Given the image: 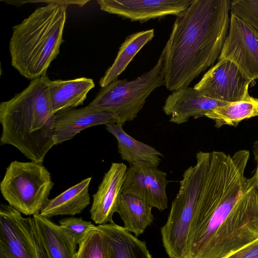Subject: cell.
Instances as JSON below:
<instances>
[{
    "label": "cell",
    "instance_id": "cell-1",
    "mask_svg": "<svg viewBox=\"0 0 258 258\" xmlns=\"http://www.w3.org/2000/svg\"><path fill=\"white\" fill-rule=\"evenodd\" d=\"M249 157L246 150L207 152L187 258H220L258 238L255 176L245 174Z\"/></svg>",
    "mask_w": 258,
    "mask_h": 258
},
{
    "label": "cell",
    "instance_id": "cell-2",
    "mask_svg": "<svg viewBox=\"0 0 258 258\" xmlns=\"http://www.w3.org/2000/svg\"><path fill=\"white\" fill-rule=\"evenodd\" d=\"M230 0H193L177 16L164 46V85L188 87L220 55L230 24Z\"/></svg>",
    "mask_w": 258,
    "mask_h": 258
},
{
    "label": "cell",
    "instance_id": "cell-3",
    "mask_svg": "<svg viewBox=\"0 0 258 258\" xmlns=\"http://www.w3.org/2000/svg\"><path fill=\"white\" fill-rule=\"evenodd\" d=\"M49 80L47 75L32 80L22 92L0 103L1 145L13 146L40 163L55 145Z\"/></svg>",
    "mask_w": 258,
    "mask_h": 258
},
{
    "label": "cell",
    "instance_id": "cell-4",
    "mask_svg": "<svg viewBox=\"0 0 258 258\" xmlns=\"http://www.w3.org/2000/svg\"><path fill=\"white\" fill-rule=\"evenodd\" d=\"M43 2L20 24L12 27L9 42L12 66L32 80L46 75L63 42L67 9L75 1H29Z\"/></svg>",
    "mask_w": 258,
    "mask_h": 258
},
{
    "label": "cell",
    "instance_id": "cell-5",
    "mask_svg": "<svg viewBox=\"0 0 258 258\" xmlns=\"http://www.w3.org/2000/svg\"><path fill=\"white\" fill-rule=\"evenodd\" d=\"M203 162L197 160L179 181L166 223L161 229L163 246L169 258H187L188 241L200 200L204 176Z\"/></svg>",
    "mask_w": 258,
    "mask_h": 258
},
{
    "label": "cell",
    "instance_id": "cell-6",
    "mask_svg": "<svg viewBox=\"0 0 258 258\" xmlns=\"http://www.w3.org/2000/svg\"><path fill=\"white\" fill-rule=\"evenodd\" d=\"M163 49L154 67L136 79L118 80L101 88L89 105L110 113L115 123L122 125L135 118L146 99L156 88L164 85Z\"/></svg>",
    "mask_w": 258,
    "mask_h": 258
},
{
    "label": "cell",
    "instance_id": "cell-7",
    "mask_svg": "<svg viewBox=\"0 0 258 258\" xmlns=\"http://www.w3.org/2000/svg\"><path fill=\"white\" fill-rule=\"evenodd\" d=\"M53 185L42 163L14 161L6 169L0 189L10 206L25 215L34 216L40 213Z\"/></svg>",
    "mask_w": 258,
    "mask_h": 258
},
{
    "label": "cell",
    "instance_id": "cell-8",
    "mask_svg": "<svg viewBox=\"0 0 258 258\" xmlns=\"http://www.w3.org/2000/svg\"><path fill=\"white\" fill-rule=\"evenodd\" d=\"M235 64L251 81L258 79V30L230 12L229 28L218 60Z\"/></svg>",
    "mask_w": 258,
    "mask_h": 258
},
{
    "label": "cell",
    "instance_id": "cell-9",
    "mask_svg": "<svg viewBox=\"0 0 258 258\" xmlns=\"http://www.w3.org/2000/svg\"><path fill=\"white\" fill-rule=\"evenodd\" d=\"M251 82L233 62L222 59L211 68L194 88L208 98L228 103L248 97Z\"/></svg>",
    "mask_w": 258,
    "mask_h": 258
},
{
    "label": "cell",
    "instance_id": "cell-10",
    "mask_svg": "<svg viewBox=\"0 0 258 258\" xmlns=\"http://www.w3.org/2000/svg\"><path fill=\"white\" fill-rule=\"evenodd\" d=\"M32 219L9 205L1 204L0 258H37Z\"/></svg>",
    "mask_w": 258,
    "mask_h": 258
},
{
    "label": "cell",
    "instance_id": "cell-11",
    "mask_svg": "<svg viewBox=\"0 0 258 258\" xmlns=\"http://www.w3.org/2000/svg\"><path fill=\"white\" fill-rule=\"evenodd\" d=\"M193 0H98L100 10L134 21H147L168 15L177 16Z\"/></svg>",
    "mask_w": 258,
    "mask_h": 258
},
{
    "label": "cell",
    "instance_id": "cell-12",
    "mask_svg": "<svg viewBox=\"0 0 258 258\" xmlns=\"http://www.w3.org/2000/svg\"><path fill=\"white\" fill-rule=\"evenodd\" d=\"M168 184L167 173L157 168L130 166L121 192L136 195L151 207L163 211L168 208Z\"/></svg>",
    "mask_w": 258,
    "mask_h": 258
},
{
    "label": "cell",
    "instance_id": "cell-13",
    "mask_svg": "<svg viewBox=\"0 0 258 258\" xmlns=\"http://www.w3.org/2000/svg\"><path fill=\"white\" fill-rule=\"evenodd\" d=\"M127 168L123 163H112L93 195L90 210L91 219L96 224L113 223Z\"/></svg>",
    "mask_w": 258,
    "mask_h": 258
},
{
    "label": "cell",
    "instance_id": "cell-14",
    "mask_svg": "<svg viewBox=\"0 0 258 258\" xmlns=\"http://www.w3.org/2000/svg\"><path fill=\"white\" fill-rule=\"evenodd\" d=\"M226 104L208 98L194 88L186 87L173 91L167 97L163 111L170 116V122L180 124L190 117L205 116L211 110Z\"/></svg>",
    "mask_w": 258,
    "mask_h": 258
},
{
    "label": "cell",
    "instance_id": "cell-15",
    "mask_svg": "<svg viewBox=\"0 0 258 258\" xmlns=\"http://www.w3.org/2000/svg\"><path fill=\"white\" fill-rule=\"evenodd\" d=\"M115 123L112 114L89 105L83 108H73L58 111L54 115V144L70 140L87 128Z\"/></svg>",
    "mask_w": 258,
    "mask_h": 258
},
{
    "label": "cell",
    "instance_id": "cell-16",
    "mask_svg": "<svg viewBox=\"0 0 258 258\" xmlns=\"http://www.w3.org/2000/svg\"><path fill=\"white\" fill-rule=\"evenodd\" d=\"M106 130L116 138L121 159L128 162L131 166L157 168L160 164L163 157L162 153L131 137L124 131L122 125L107 124Z\"/></svg>",
    "mask_w": 258,
    "mask_h": 258
},
{
    "label": "cell",
    "instance_id": "cell-17",
    "mask_svg": "<svg viewBox=\"0 0 258 258\" xmlns=\"http://www.w3.org/2000/svg\"><path fill=\"white\" fill-rule=\"evenodd\" d=\"M93 79L81 77L68 80H50L48 90L54 114L83 104L88 93L94 88Z\"/></svg>",
    "mask_w": 258,
    "mask_h": 258
},
{
    "label": "cell",
    "instance_id": "cell-18",
    "mask_svg": "<svg viewBox=\"0 0 258 258\" xmlns=\"http://www.w3.org/2000/svg\"><path fill=\"white\" fill-rule=\"evenodd\" d=\"M91 177L70 187L55 198L48 199L39 214L46 218L81 213L90 204L89 187Z\"/></svg>",
    "mask_w": 258,
    "mask_h": 258
},
{
    "label": "cell",
    "instance_id": "cell-19",
    "mask_svg": "<svg viewBox=\"0 0 258 258\" xmlns=\"http://www.w3.org/2000/svg\"><path fill=\"white\" fill-rule=\"evenodd\" d=\"M33 218L49 258H75L77 245L59 225L39 214L33 216Z\"/></svg>",
    "mask_w": 258,
    "mask_h": 258
},
{
    "label": "cell",
    "instance_id": "cell-20",
    "mask_svg": "<svg viewBox=\"0 0 258 258\" xmlns=\"http://www.w3.org/2000/svg\"><path fill=\"white\" fill-rule=\"evenodd\" d=\"M98 226L106 234L109 243L108 258H153L146 243L115 223Z\"/></svg>",
    "mask_w": 258,
    "mask_h": 258
},
{
    "label": "cell",
    "instance_id": "cell-21",
    "mask_svg": "<svg viewBox=\"0 0 258 258\" xmlns=\"http://www.w3.org/2000/svg\"><path fill=\"white\" fill-rule=\"evenodd\" d=\"M152 209L137 196L121 192L116 212L123 222L125 229L138 237L153 222Z\"/></svg>",
    "mask_w": 258,
    "mask_h": 258
},
{
    "label": "cell",
    "instance_id": "cell-22",
    "mask_svg": "<svg viewBox=\"0 0 258 258\" xmlns=\"http://www.w3.org/2000/svg\"><path fill=\"white\" fill-rule=\"evenodd\" d=\"M154 36V29L138 32L127 36L121 45L112 65L108 68L99 84L105 87L125 70L137 53Z\"/></svg>",
    "mask_w": 258,
    "mask_h": 258
},
{
    "label": "cell",
    "instance_id": "cell-23",
    "mask_svg": "<svg viewBox=\"0 0 258 258\" xmlns=\"http://www.w3.org/2000/svg\"><path fill=\"white\" fill-rule=\"evenodd\" d=\"M215 121V126H237L243 120L258 116V99L249 95L240 101L228 103L209 112L205 115Z\"/></svg>",
    "mask_w": 258,
    "mask_h": 258
},
{
    "label": "cell",
    "instance_id": "cell-24",
    "mask_svg": "<svg viewBox=\"0 0 258 258\" xmlns=\"http://www.w3.org/2000/svg\"><path fill=\"white\" fill-rule=\"evenodd\" d=\"M109 243L105 233L94 226L78 244L75 258H108Z\"/></svg>",
    "mask_w": 258,
    "mask_h": 258
},
{
    "label": "cell",
    "instance_id": "cell-25",
    "mask_svg": "<svg viewBox=\"0 0 258 258\" xmlns=\"http://www.w3.org/2000/svg\"><path fill=\"white\" fill-rule=\"evenodd\" d=\"M231 13L258 30V0H233Z\"/></svg>",
    "mask_w": 258,
    "mask_h": 258
},
{
    "label": "cell",
    "instance_id": "cell-26",
    "mask_svg": "<svg viewBox=\"0 0 258 258\" xmlns=\"http://www.w3.org/2000/svg\"><path fill=\"white\" fill-rule=\"evenodd\" d=\"M59 225L69 235L77 245L86 233L95 226L90 221L75 217L60 220Z\"/></svg>",
    "mask_w": 258,
    "mask_h": 258
},
{
    "label": "cell",
    "instance_id": "cell-27",
    "mask_svg": "<svg viewBox=\"0 0 258 258\" xmlns=\"http://www.w3.org/2000/svg\"><path fill=\"white\" fill-rule=\"evenodd\" d=\"M220 258H258V238Z\"/></svg>",
    "mask_w": 258,
    "mask_h": 258
},
{
    "label": "cell",
    "instance_id": "cell-28",
    "mask_svg": "<svg viewBox=\"0 0 258 258\" xmlns=\"http://www.w3.org/2000/svg\"><path fill=\"white\" fill-rule=\"evenodd\" d=\"M31 228L32 235L37 250V258H49L37 233L33 217L32 219Z\"/></svg>",
    "mask_w": 258,
    "mask_h": 258
},
{
    "label": "cell",
    "instance_id": "cell-29",
    "mask_svg": "<svg viewBox=\"0 0 258 258\" xmlns=\"http://www.w3.org/2000/svg\"><path fill=\"white\" fill-rule=\"evenodd\" d=\"M252 153L255 161H258V140L254 142L252 145Z\"/></svg>",
    "mask_w": 258,
    "mask_h": 258
},
{
    "label": "cell",
    "instance_id": "cell-30",
    "mask_svg": "<svg viewBox=\"0 0 258 258\" xmlns=\"http://www.w3.org/2000/svg\"><path fill=\"white\" fill-rule=\"evenodd\" d=\"M254 174L255 176L256 179V188L258 192V161H256V169L255 170V172L254 173Z\"/></svg>",
    "mask_w": 258,
    "mask_h": 258
}]
</instances>
